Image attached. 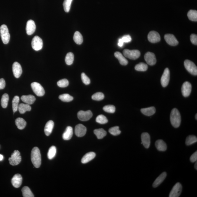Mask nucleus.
<instances>
[{
    "label": "nucleus",
    "instance_id": "obj_10",
    "mask_svg": "<svg viewBox=\"0 0 197 197\" xmlns=\"http://www.w3.org/2000/svg\"><path fill=\"white\" fill-rule=\"evenodd\" d=\"M182 187L180 183H177L174 186L170 192L169 197H178L181 194Z\"/></svg>",
    "mask_w": 197,
    "mask_h": 197
},
{
    "label": "nucleus",
    "instance_id": "obj_42",
    "mask_svg": "<svg viewBox=\"0 0 197 197\" xmlns=\"http://www.w3.org/2000/svg\"><path fill=\"white\" fill-rule=\"evenodd\" d=\"M73 0H64L63 5L65 11L68 13L71 9V5Z\"/></svg>",
    "mask_w": 197,
    "mask_h": 197
},
{
    "label": "nucleus",
    "instance_id": "obj_48",
    "mask_svg": "<svg viewBox=\"0 0 197 197\" xmlns=\"http://www.w3.org/2000/svg\"><path fill=\"white\" fill-rule=\"evenodd\" d=\"M81 78L83 83L86 85H88L90 83V80L88 77L84 73H82L81 75Z\"/></svg>",
    "mask_w": 197,
    "mask_h": 197
},
{
    "label": "nucleus",
    "instance_id": "obj_7",
    "mask_svg": "<svg viewBox=\"0 0 197 197\" xmlns=\"http://www.w3.org/2000/svg\"><path fill=\"white\" fill-rule=\"evenodd\" d=\"M31 87L35 94L38 96H42L45 94L44 89L40 83L33 82L31 84Z\"/></svg>",
    "mask_w": 197,
    "mask_h": 197
},
{
    "label": "nucleus",
    "instance_id": "obj_14",
    "mask_svg": "<svg viewBox=\"0 0 197 197\" xmlns=\"http://www.w3.org/2000/svg\"><path fill=\"white\" fill-rule=\"evenodd\" d=\"M13 72L15 77L19 78L22 72V68L19 63L17 62H14L13 65Z\"/></svg>",
    "mask_w": 197,
    "mask_h": 197
},
{
    "label": "nucleus",
    "instance_id": "obj_15",
    "mask_svg": "<svg viewBox=\"0 0 197 197\" xmlns=\"http://www.w3.org/2000/svg\"><path fill=\"white\" fill-rule=\"evenodd\" d=\"M148 40L150 43H155L160 41V34L157 32L154 31H151L148 35Z\"/></svg>",
    "mask_w": 197,
    "mask_h": 197
},
{
    "label": "nucleus",
    "instance_id": "obj_39",
    "mask_svg": "<svg viewBox=\"0 0 197 197\" xmlns=\"http://www.w3.org/2000/svg\"><path fill=\"white\" fill-rule=\"evenodd\" d=\"M59 99L64 102H70L74 99L73 97L69 94H62L59 96Z\"/></svg>",
    "mask_w": 197,
    "mask_h": 197
},
{
    "label": "nucleus",
    "instance_id": "obj_56",
    "mask_svg": "<svg viewBox=\"0 0 197 197\" xmlns=\"http://www.w3.org/2000/svg\"><path fill=\"white\" fill-rule=\"evenodd\" d=\"M195 118L196 120L197 119V114H196L195 115Z\"/></svg>",
    "mask_w": 197,
    "mask_h": 197
},
{
    "label": "nucleus",
    "instance_id": "obj_33",
    "mask_svg": "<svg viewBox=\"0 0 197 197\" xmlns=\"http://www.w3.org/2000/svg\"><path fill=\"white\" fill-rule=\"evenodd\" d=\"M20 102L19 97L16 96L13 98L12 101V107H13V112L15 113L18 110L19 106V103Z\"/></svg>",
    "mask_w": 197,
    "mask_h": 197
},
{
    "label": "nucleus",
    "instance_id": "obj_44",
    "mask_svg": "<svg viewBox=\"0 0 197 197\" xmlns=\"http://www.w3.org/2000/svg\"><path fill=\"white\" fill-rule=\"evenodd\" d=\"M109 132L111 134L114 136H118L121 133V131L119 129V127L117 126L110 128L109 130Z\"/></svg>",
    "mask_w": 197,
    "mask_h": 197
},
{
    "label": "nucleus",
    "instance_id": "obj_26",
    "mask_svg": "<svg viewBox=\"0 0 197 197\" xmlns=\"http://www.w3.org/2000/svg\"><path fill=\"white\" fill-rule=\"evenodd\" d=\"M73 134L72 128L71 126H68L66 128L65 132L63 133V138L65 140H69L71 139Z\"/></svg>",
    "mask_w": 197,
    "mask_h": 197
},
{
    "label": "nucleus",
    "instance_id": "obj_31",
    "mask_svg": "<svg viewBox=\"0 0 197 197\" xmlns=\"http://www.w3.org/2000/svg\"><path fill=\"white\" fill-rule=\"evenodd\" d=\"M94 133L98 139H101L106 136L107 132L103 129H95L94 130Z\"/></svg>",
    "mask_w": 197,
    "mask_h": 197
},
{
    "label": "nucleus",
    "instance_id": "obj_22",
    "mask_svg": "<svg viewBox=\"0 0 197 197\" xmlns=\"http://www.w3.org/2000/svg\"><path fill=\"white\" fill-rule=\"evenodd\" d=\"M21 100L26 104L32 105L36 101V98L33 95H23L21 97Z\"/></svg>",
    "mask_w": 197,
    "mask_h": 197
},
{
    "label": "nucleus",
    "instance_id": "obj_29",
    "mask_svg": "<svg viewBox=\"0 0 197 197\" xmlns=\"http://www.w3.org/2000/svg\"><path fill=\"white\" fill-rule=\"evenodd\" d=\"M18 110L21 114H23L26 111H29L31 110L30 105L27 104L21 103L19 105Z\"/></svg>",
    "mask_w": 197,
    "mask_h": 197
},
{
    "label": "nucleus",
    "instance_id": "obj_28",
    "mask_svg": "<svg viewBox=\"0 0 197 197\" xmlns=\"http://www.w3.org/2000/svg\"><path fill=\"white\" fill-rule=\"evenodd\" d=\"M141 111L143 114L148 116L153 115L156 113V109L154 107L142 109H141Z\"/></svg>",
    "mask_w": 197,
    "mask_h": 197
},
{
    "label": "nucleus",
    "instance_id": "obj_37",
    "mask_svg": "<svg viewBox=\"0 0 197 197\" xmlns=\"http://www.w3.org/2000/svg\"><path fill=\"white\" fill-rule=\"evenodd\" d=\"M74 55L72 53L69 52L67 53L65 58L66 64L69 65L72 64L74 61Z\"/></svg>",
    "mask_w": 197,
    "mask_h": 197
},
{
    "label": "nucleus",
    "instance_id": "obj_34",
    "mask_svg": "<svg viewBox=\"0 0 197 197\" xmlns=\"http://www.w3.org/2000/svg\"><path fill=\"white\" fill-rule=\"evenodd\" d=\"M22 195L24 197H34L30 189L28 187H24L22 190Z\"/></svg>",
    "mask_w": 197,
    "mask_h": 197
},
{
    "label": "nucleus",
    "instance_id": "obj_30",
    "mask_svg": "<svg viewBox=\"0 0 197 197\" xmlns=\"http://www.w3.org/2000/svg\"><path fill=\"white\" fill-rule=\"evenodd\" d=\"M16 124L19 129L22 130L25 128L26 122L23 119L18 118L16 120Z\"/></svg>",
    "mask_w": 197,
    "mask_h": 197
},
{
    "label": "nucleus",
    "instance_id": "obj_49",
    "mask_svg": "<svg viewBox=\"0 0 197 197\" xmlns=\"http://www.w3.org/2000/svg\"><path fill=\"white\" fill-rule=\"evenodd\" d=\"M121 39L123 43H129L132 41L131 37L129 35L123 36Z\"/></svg>",
    "mask_w": 197,
    "mask_h": 197
},
{
    "label": "nucleus",
    "instance_id": "obj_6",
    "mask_svg": "<svg viewBox=\"0 0 197 197\" xmlns=\"http://www.w3.org/2000/svg\"><path fill=\"white\" fill-rule=\"evenodd\" d=\"M184 65L186 69L192 75H197V67L193 62L190 60H186L184 61Z\"/></svg>",
    "mask_w": 197,
    "mask_h": 197
},
{
    "label": "nucleus",
    "instance_id": "obj_36",
    "mask_svg": "<svg viewBox=\"0 0 197 197\" xmlns=\"http://www.w3.org/2000/svg\"><path fill=\"white\" fill-rule=\"evenodd\" d=\"M9 101V95L7 94H5L3 95L1 100V104L4 109L6 108L8 106Z\"/></svg>",
    "mask_w": 197,
    "mask_h": 197
},
{
    "label": "nucleus",
    "instance_id": "obj_4",
    "mask_svg": "<svg viewBox=\"0 0 197 197\" xmlns=\"http://www.w3.org/2000/svg\"><path fill=\"white\" fill-rule=\"evenodd\" d=\"M123 54L125 57L132 60H136L138 59L141 55L140 51L137 50H130L129 49H125L123 51Z\"/></svg>",
    "mask_w": 197,
    "mask_h": 197
},
{
    "label": "nucleus",
    "instance_id": "obj_38",
    "mask_svg": "<svg viewBox=\"0 0 197 197\" xmlns=\"http://www.w3.org/2000/svg\"><path fill=\"white\" fill-rule=\"evenodd\" d=\"M197 138L196 136L194 135L188 136L186 139V144L187 146H190L196 142Z\"/></svg>",
    "mask_w": 197,
    "mask_h": 197
},
{
    "label": "nucleus",
    "instance_id": "obj_25",
    "mask_svg": "<svg viewBox=\"0 0 197 197\" xmlns=\"http://www.w3.org/2000/svg\"><path fill=\"white\" fill-rule=\"evenodd\" d=\"M96 154L94 152H90L86 154L82 159V163L83 164H86L91 161L95 157Z\"/></svg>",
    "mask_w": 197,
    "mask_h": 197
},
{
    "label": "nucleus",
    "instance_id": "obj_1",
    "mask_svg": "<svg viewBox=\"0 0 197 197\" xmlns=\"http://www.w3.org/2000/svg\"><path fill=\"white\" fill-rule=\"evenodd\" d=\"M31 160L32 163L36 168H38L41 163V154L40 150L37 147L34 148L31 153Z\"/></svg>",
    "mask_w": 197,
    "mask_h": 197
},
{
    "label": "nucleus",
    "instance_id": "obj_20",
    "mask_svg": "<svg viewBox=\"0 0 197 197\" xmlns=\"http://www.w3.org/2000/svg\"><path fill=\"white\" fill-rule=\"evenodd\" d=\"M22 178L21 175L16 174L12 178L11 183L13 186L16 188H18L21 186L22 183Z\"/></svg>",
    "mask_w": 197,
    "mask_h": 197
},
{
    "label": "nucleus",
    "instance_id": "obj_51",
    "mask_svg": "<svg viewBox=\"0 0 197 197\" xmlns=\"http://www.w3.org/2000/svg\"><path fill=\"white\" fill-rule=\"evenodd\" d=\"M190 161L192 163H194L197 161V152H195L194 154L191 155L190 158Z\"/></svg>",
    "mask_w": 197,
    "mask_h": 197
},
{
    "label": "nucleus",
    "instance_id": "obj_18",
    "mask_svg": "<svg viewBox=\"0 0 197 197\" xmlns=\"http://www.w3.org/2000/svg\"><path fill=\"white\" fill-rule=\"evenodd\" d=\"M36 29V25L34 22L32 20H29L26 24V33L28 35H31L34 33Z\"/></svg>",
    "mask_w": 197,
    "mask_h": 197
},
{
    "label": "nucleus",
    "instance_id": "obj_17",
    "mask_svg": "<svg viewBox=\"0 0 197 197\" xmlns=\"http://www.w3.org/2000/svg\"><path fill=\"white\" fill-rule=\"evenodd\" d=\"M87 132L86 127L82 124L77 125L75 128V133L78 137H82L85 136Z\"/></svg>",
    "mask_w": 197,
    "mask_h": 197
},
{
    "label": "nucleus",
    "instance_id": "obj_40",
    "mask_svg": "<svg viewBox=\"0 0 197 197\" xmlns=\"http://www.w3.org/2000/svg\"><path fill=\"white\" fill-rule=\"evenodd\" d=\"M135 69L137 71H145L148 69V66L145 63H140L136 65Z\"/></svg>",
    "mask_w": 197,
    "mask_h": 197
},
{
    "label": "nucleus",
    "instance_id": "obj_2",
    "mask_svg": "<svg viewBox=\"0 0 197 197\" xmlns=\"http://www.w3.org/2000/svg\"><path fill=\"white\" fill-rule=\"evenodd\" d=\"M170 121L174 128H178L180 126L181 122V117L180 113L177 109L174 108L171 111Z\"/></svg>",
    "mask_w": 197,
    "mask_h": 197
},
{
    "label": "nucleus",
    "instance_id": "obj_41",
    "mask_svg": "<svg viewBox=\"0 0 197 197\" xmlns=\"http://www.w3.org/2000/svg\"><path fill=\"white\" fill-rule=\"evenodd\" d=\"M56 147L53 146L49 150L48 157L49 160H52L56 156Z\"/></svg>",
    "mask_w": 197,
    "mask_h": 197
},
{
    "label": "nucleus",
    "instance_id": "obj_54",
    "mask_svg": "<svg viewBox=\"0 0 197 197\" xmlns=\"http://www.w3.org/2000/svg\"><path fill=\"white\" fill-rule=\"evenodd\" d=\"M3 157L2 154H0V161H2L3 159Z\"/></svg>",
    "mask_w": 197,
    "mask_h": 197
},
{
    "label": "nucleus",
    "instance_id": "obj_9",
    "mask_svg": "<svg viewBox=\"0 0 197 197\" xmlns=\"http://www.w3.org/2000/svg\"><path fill=\"white\" fill-rule=\"evenodd\" d=\"M92 115V113L90 110L86 111H80L78 113V118L80 121H86L90 120Z\"/></svg>",
    "mask_w": 197,
    "mask_h": 197
},
{
    "label": "nucleus",
    "instance_id": "obj_24",
    "mask_svg": "<svg viewBox=\"0 0 197 197\" xmlns=\"http://www.w3.org/2000/svg\"><path fill=\"white\" fill-rule=\"evenodd\" d=\"M54 126V123L52 121H49L47 122L45 127L44 132L46 135L49 136L52 133Z\"/></svg>",
    "mask_w": 197,
    "mask_h": 197
},
{
    "label": "nucleus",
    "instance_id": "obj_32",
    "mask_svg": "<svg viewBox=\"0 0 197 197\" xmlns=\"http://www.w3.org/2000/svg\"><path fill=\"white\" fill-rule=\"evenodd\" d=\"M74 40L75 42L78 45H80L83 42V37L81 34L77 31L74 34Z\"/></svg>",
    "mask_w": 197,
    "mask_h": 197
},
{
    "label": "nucleus",
    "instance_id": "obj_46",
    "mask_svg": "<svg viewBox=\"0 0 197 197\" xmlns=\"http://www.w3.org/2000/svg\"><path fill=\"white\" fill-rule=\"evenodd\" d=\"M103 110L107 113H114L115 111V107L112 105H108L104 107Z\"/></svg>",
    "mask_w": 197,
    "mask_h": 197
},
{
    "label": "nucleus",
    "instance_id": "obj_27",
    "mask_svg": "<svg viewBox=\"0 0 197 197\" xmlns=\"http://www.w3.org/2000/svg\"><path fill=\"white\" fill-rule=\"evenodd\" d=\"M114 56L118 59L120 64L122 65H126L128 64V61L121 53L119 52H116L115 53Z\"/></svg>",
    "mask_w": 197,
    "mask_h": 197
},
{
    "label": "nucleus",
    "instance_id": "obj_16",
    "mask_svg": "<svg viewBox=\"0 0 197 197\" xmlns=\"http://www.w3.org/2000/svg\"><path fill=\"white\" fill-rule=\"evenodd\" d=\"M165 40L169 45L173 46H175L179 44V42L173 35L167 34L165 35Z\"/></svg>",
    "mask_w": 197,
    "mask_h": 197
},
{
    "label": "nucleus",
    "instance_id": "obj_45",
    "mask_svg": "<svg viewBox=\"0 0 197 197\" xmlns=\"http://www.w3.org/2000/svg\"><path fill=\"white\" fill-rule=\"evenodd\" d=\"M105 96L102 92H97L94 94L92 96L93 100L96 101L102 100L104 98Z\"/></svg>",
    "mask_w": 197,
    "mask_h": 197
},
{
    "label": "nucleus",
    "instance_id": "obj_5",
    "mask_svg": "<svg viewBox=\"0 0 197 197\" xmlns=\"http://www.w3.org/2000/svg\"><path fill=\"white\" fill-rule=\"evenodd\" d=\"M10 164L13 166L17 165L21 161V156L19 151L15 150L9 159Z\"/></svg>",
    "mask_w": 197,
    "mask_h": 197
},
{
    "label": "nucleus",
    "instance_id": "obj_53",
    "mask_svg": "<svg viewBox=\"0 0 197 197\" xmlns=\"http://www.w3.org/2000/svg\"><path fill=\"white\" fill-rule=\"evenodd\" d=\"M123 43H123V42L122 41V40H121V39H119L118 43V45L120 47H122L123 45Z\"/></svg>",
    "mask_w": 197,
    "mask_h": 197
},
{
    "label": "nucleus",
    "instance_id": "obj_11",
    "mask_svg": "<svg viewBox=\"0 0 197 197\" xmlns=\"http://www.w3.org/2000/svg\"><path fill=\"white\" fill-rule=\"evenodd\" d=\"M169 70L168 68H166L165 69L161 79V83L163 87H166L169 83Z\"/></svg>",
    "mask_w": 197,
    "mask_h": 197
},
{
    "label": "nucleus",
    "instance_id": "obj_8",
    "mask_svg": "<svg viewBox=\"0 0 197 197\" xmlns=\"http://www.w3.org/2000/svg\"><path fill=\"white\" fill-rule=\"evenodd\" d=\"M32 46L35 51L40 50L43 47V40L38 36H35L32 40Z\"/></svg>",
    "mask_w": 197,
    "mask_h": 197
},
{
    "label": "nucleus",
    "instance_id": "obj_12",
    "mask_svg": "<svg viewBox=\"0 0 197 197\" xmlns=\"http://www.w3.org/2000/svg\"><path fill=\"white\" fill-rule=\"evenodd\" d=\"M192 91V85L188 82H186L183 84L181 88L182 94L184 96L187 97L191 94Z\"/></svg>",
    "mask_w": 197,
    "mask_h": 197
},
{
    "label": "nucleus",
    "instance_id": "obj_21",
    "mask_svg": "<svg viewBox=\"0 0 197 197\" xmlns=\"http://www.w3.org/2000/svg\"><path fill=\"white\" fill-rule=\"evenodd\" d=\"M167 176V174L165 172H163L161 174L154 182L153 184V187L156 188L160 186L165 179Z\"/></svg>",
    "mask_w": 197,
    "mask_h": 197
},
{
    "label": "nucleus",
    "instance_id": "obj_55",
    "mask_svg": "<svg viewBox=\"0 0 197 197\" xmlns=\"http://www.w3.org/2000/svg\"><path fill=\"white\" fill-rule=\"evenodd\" d=\"M195 168L197 170V163L196 161L195 164Z\"/></svg>",
    "mask_w": 197,
    "mask_h": 197
},
{
    "label": "nucleus",
    "instance_id": "obj_3",
    "mask_svg": "<svg viewBox=\"0 0 197 197\" xmlns=\"http://www.w3.org/2000/svg\"><path fill=\"white\" fill-rule=\"evenodd\" d=\"M0 34L3 43L5 44H8L10 41V34L6 25H3L0 27Z\"/></svg>",
    "mask_w": 197,
    "mask_h": 197
},
{
    "label": "nucleus",
    "instance_id": "obj_43",
    "mask_svg": "<svg viewBox=\"0 0 197 197\" xmlns=\"http://www.w3.org/2000/svg\"><path fill=\"white\" fill-rule=\"evenodd\" d=\"M96 121L97 123L101 124H106L108 122L107 119L105 116L103 115H98L97 117Z\"/></svg>",
    "mask_w": 197,
    "mask_h": 197
},
{
    "label": "nucleus",
    "instance_id": "obj_23",
    "mask_svg": "<svg viewBox=\"0 0 197 197\" xmlns=\"http://www.w3.org/2000/svg\"><path fill=\"white\" fill-rule=\"evenodd\" d=\"M155 146L157 149L159 151L164 152L167 150V145L165 142L163 140H157L155 143Z\"/></svg>",
    "mask_w": 197,
    "mask_h": 197
},
{
    "label": "nucleus",
    "instance_id": "obj_50",
    "mask_svg": "<svg viewBox=\"0 0 197 197\" xmlns=\"http://www.w3.org/2000/svg\"><path fill=\"white\" fill-rule=\"evenodd\" d=\"M190 39H191V43L195 45H197V35L195 34H192L190 37Z\"/></svg>",
    "mask_w": 197,
    "mask_h": 197
},
{
    "label": "nucleus",
    "instance_id": "obj_19",
    "mask_svg": "<svg viewBox=\"0 0 197 197\" xmlns=\"http://www.w3.org/2000/svg\"><path fill=\"white\" fill-rule=\"evenodd\" d=\"M141 144L146 149L149 148L150 144V137L149 134L144 133L141 135Z\"/></svg>",
    "mask_w": 197,
    "mask_h": 197
},
{
    "label": "nucleus",
    "instance_id": "obj_52",
    "mask_svg": "<svg viewBox=\"0 0 197 197\" xmlns=\"http://www.w3.org/2000/svg\"><path fill=\"white\" fill-rule=\"evenodd\" d=\"M5 86H6V82L5 80L3 78L0 79V90H2L5 88Z\"/></svg>",
    "mask_w": 197,
    "mask_h": 197
},
{
    "label": "nucleus",
    "instance_id": "obj_35",
    "mask_svg": "<svg viewBox=\"0 0 197 197\" xmlns=\"http://www.w3.org/2000/svg\"><path fill=\"white\" fill-rule=\"evenodd\" d=\"M188 17L189 19L191 21H197V11L195 10H191L188 13Z\"/></svg>",
    "mask_w": 197,
    "mask_h": 197
},
{
    "label": "nucleus",
    "instance_id": "obj_13",
    "mask_svg": "<svg viewBox=\"0 0 197 197\" xmlns=\"http://www.w3.org/2000/svg\"><path fill=\"white\" fill-rule=\"evenodd\" d=\"M144 58L147 64L150 65H154L156 63V59L155 55L153 53L148 52L145 54Z\"/></svg>",
    "mask_w": 197,
    "mask_h": 197
},
{
    "label": "nucleus",
    "instance_id": "obj_47",
    "mask_svg": "<svg viewBox=\"0 0 197 197\" xmlns=\"http://www.w3.org/2000/svg\"><path fill=\"white\" fill-rule=\"evenodd\" d=\"M57 84L59 87L61 88H64L67 87L69 85V82L67 79H63L61 80L58 81Z\"/></svg>",
    "mask_w": 197,
    "mask_h": 197
}]
</instances>
